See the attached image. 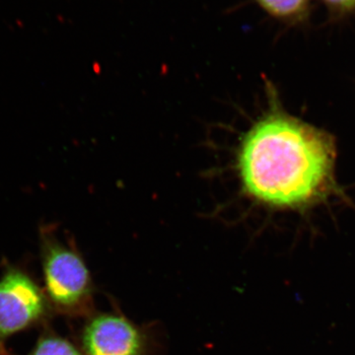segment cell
Masks as SVG:
<instances>
[{
	"mask_svg": "<svg viewBox=\"0 0 355 355\" xmlns=\"http://www.w3.org/2000/svg\"><path fill=\"white\" fill-rule=\"evenodd\" d=\"M336 157L331 135L273 101L243 135L235 166L245 197L268 209L303 210L340 193Z\"/></svg>",
	"mask_w": 355,
	"mask_h": 355,
	"instance_id": "1",
	"label": "cell"
},
{
	"mask_svg": "<svg viewBox=\"0 0 355 355\" xmlns=\"http://www.w3.org/2000/svg\"><path fill=\"white\" fill-rule=\"evenodd\" d=\"M43 289L53 314L79 319L95 312L92 275L73 238L62 239L55 223L39 227Z\"/></svg>",
	"mask_w": 355,
	"mask_h": 355,
	"instance_id": "2",
	"label": "cell"
},
{
	"mask_svg": "<svg viewBox=\"0 0 355 355\" xmlns=\"http://www.w3.org/2000/svg\"><path fill=\"white\" fill-rule=\"evenodd\" d=\"M53 311L31 272L4 261L0 277V355H15L7 349L13 336L50 324Z\"/></svg>",
	"mask_w": 355,
	"mask_h": 355,
	"instance_id": "3",
	"label": "cell"
},
{
	"mask_svg": "<svg viewBox=\"0 0 355 355\" xmlns=\"http://www.w3.org/2000/svg\"><path fill=\"white\" fill-rule=\"evenodd\" d=\"M78 345L85 355H155V340L146 327L118 310L86 318Z\"/></svg>",
	"mask_w": 355,
	"mask_h": 355,
	"instance_id": "4",
	"label": "cell"
},
{
	"mask_svg": "<svg viewBox=\"0 0 355 355\" xmlns=\"http://www.w3.org/2000/svg\"><path fill=\"white\" fill-rule=\"evenodd\" d=\"M28 355H85L78 345L58 335L50 326L43 328L31 352Z\"/></svg>",
	"mask_w": 355,
	"mask_h": 355,
	"instance_id": "5",
	"label": "cell"
},
{
	"mask_svg": "<svg viewBox=\"0 0 355 355\" xmlns=\"http://www.w3.org/2000/svg\"><path fill=\"white\" fill-rule=\"evenodd\" d=\"M259 6L275 17L288 18L298 15L307 6L308 0H256Z\"/></svg>",
	"mask_w": 355,
	"mask_h": 355,
	"instance_id": "6",
	"label": "cell"
},
{
	"mask_svg": "<svg viewBox=\"0 0 355 355\" xmlns=\"http://www.w3.org/2000/svg\"><path fill=\"white\" fill-rule=\"evenodd\" d=\"M330 6L340 9H352L355 7V0H324Z\"/></svg>",
	"mask_w": 355,
	"mask_h": 355,
	"instance_id": "7",
	"label": "cell"
}]
</instances>
